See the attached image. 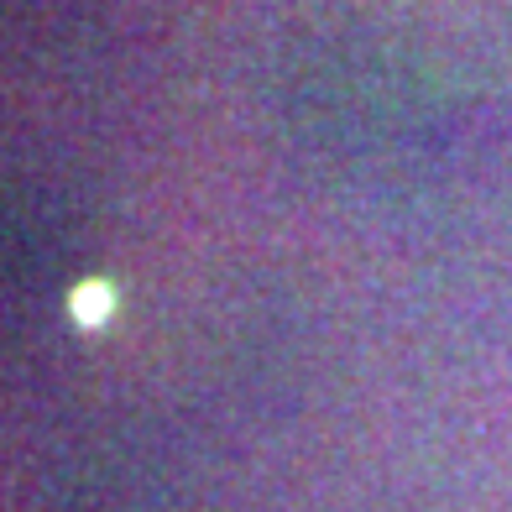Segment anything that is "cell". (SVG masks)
Returning a JSON list of instances; mask_svg holds the SVG:
<instances>
[{"label": "cell", "mask_w": 512, "mask_h": 512, "mask_svg": "<svg viewBox=\"0 0 512 512\" xmlns=\"http://www.w3.org/2000/svg\"><path fill=\"white\" fill-rule=\"evenodd\" d=\"M68 304H74V319H79V324H89V330H95V324L110 319V304H115V298H110L105 283H79Z\"/></svg>", "instance_id": "6da1fadb"}]
</instances>
